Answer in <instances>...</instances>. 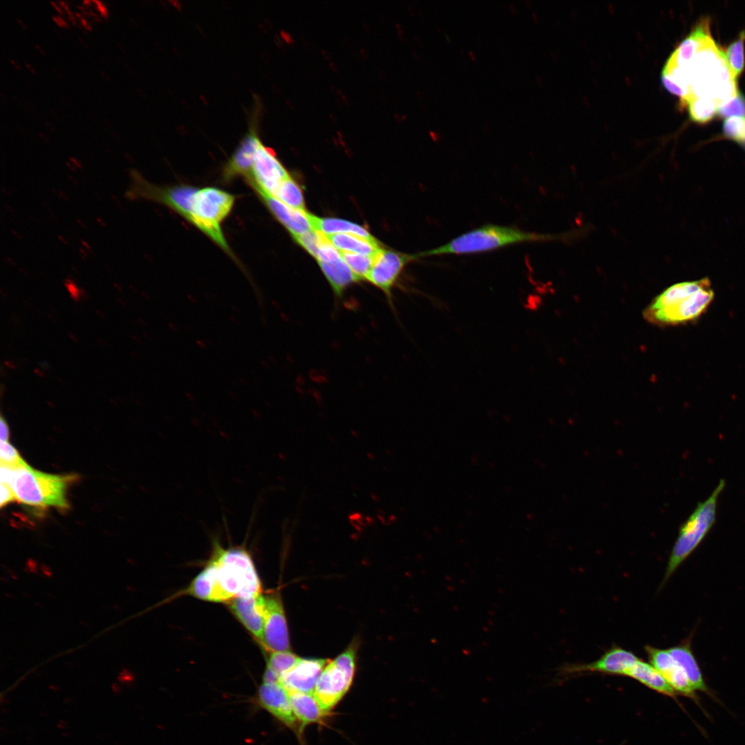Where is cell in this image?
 <instances>
[{
	"label": "cell",
	"mask_w": 745,
	"mask_h": 745,
	"mask_svg": "<svg viewBox=\"0 0 745 745\" xmlns=\"http://www.w3.org/2000/svg\"><path fill=\"white\" fill-rule=\"evenodd\" d=\"M253 189L293 238L313 229L311 215L306 210L293 208L264 191L258 188Z\"/></svg>",
	"instance_id": "2e32d148"
},
{
	"label": "cell",
	"mask_w": 745,
	"mask_h": 745,
	"mask_svg": "<svg viewBox=\"0 0 745 745\" xmlns=\"http://www.w3.org/2000/svg\"><path fill=\"white\" fill-rule=\"evenodd\" d=\"M265 621L261 646L268 651H286L290 649L287 622L281 597L279 595H264Z\"/></svg>",
	"instance_id": "ba28073f"
},
{
	"label": "cell",
	"mask_w": 745,
	"mask_h": 745,
	"mask_svg": "<svg viewBox=\"0 0 745 745\" xmlns=\"http://www.w3.org/2000/svg\"><path fill=\"white\" fill-rule=\"evenodd\" d=\"M726 487V481L720 479L710 495L699 502L691 515L680 526L677 537L670 551L662 585L669 579L678 567L699 546L717 519L719 496Z\"/></svg>",
	"instance_id": "5b68a950"
},
{
	"label": "cell",
	"mask_w": 745,
	"mask_h": 745,
	"mask_svg": "<svg viewBox=\"0 0 745 745\" xmlns=\"http://www.w3.org/2000/svg\"><path fill=\"white\" fill-rule=\"evenodd\" d=\"M645 652L650 664L655 667L674 688L677 694L697 701L695 690L686 674L667 650L645 646Z\"/></svg>",
	"instance_id": "5bb4252c"
},
{
	"label": "cell",
	"mask_w": 745,
	"mask_h": 745,
	"mask_svg": "<svg viewBox=\"0 0 745 745\" xmlns=\"http://www.w3.org/2000/svg\"><path fill=\"white\" fill-rule=\"evenodd\" d=\"M288 177L274 150L261 143L256 152L251 173L246 178L250 186L272 195L279 183Z\"/></svg>",
	"instance_id": "9c48e42d"
},
{
	"label": "cell",
	"mask_w": 745,
	"mask_h": 745,
	"mask_svg": "<svg viewBox=\"0 0 745 745\" xmlns=\"http://www.w3.org/2000/svg\"><path fill=\"white\" fill-rule=\"evenodd\" d=\"M691 640V638H688L681 644L666 650L684 670L694 689L713 696L693 654Z\"/></svg>",
	"instance_id": "ac0fdd59"
},
{
	"label": "cell",
	"mask_w": 745,
	"mask_h": 745,
	"mask_svg": "<svg viewBox=\"0 0 745 745\" xmlns=\"http://www.w3.org/2000/svg\"><path fill=\"white\" fill-rule=\"evenodd\" d=\"M209 564L221 602L261 594V586L250 553L244 548H224L214 541Z\"/></svg>",
	"instance_id": "7a4b0ae2"
},
{
	"label": "cell",
	"mask_w": 745,
	"mask_h": 745,
	"mask_svg": "<svg viewBox=\"0 0 745 745\" xmlns=\"http://www.w3.org/2000/svg\"><path fill=\"white\" fill-rule=\"evenodd\" d=\"M15 500L17 499L11 487L8 484L1 483L0 506L2 508Z\"/></svg>",
	"instance_id": "836d02e7"
},
{
	"label": "cell",
	"mask_w": 745,
	"mask_h": 745,
	"mask_svg": "<svg viewBox=\"0 0 745 745\" xmlns=\"http://www.w3.org/2000/svg\"><path fill=\"white\" fill-rule=\"evenodd\" d=\"M294 715L304 728L306 725L321 722L329 714L321 706L313 694L288 692Z\"/></svg>",
	"instance_id": "d6986e66"
},
{
	"label": "cell",
	"mask_w": 745,
	"mask_h": 745,
	"mask_svg": "<svg viewBox=\"0 0 745 745\" xmlns=\"http://www.w3.org/2000/svg\"><path fill=\"white\" fill-rule=\"evenodd\" d=\"M77 479L75 475H54L30 466L26 462L11 467L8 481L16 499L26 505L37 507H69L67 488Z\"/></svg>",
	"instance_id": "277c9868"
},
{
	"label": "cell",
	"mask_w": 745,
	"mask_h": 745,
	"mask_svg": "<svg viewBox=\"0 0 745 745\" xmlns=\"http://www.w3.org/2000/svg\"><path fill=\"white\" fill-rule=\"evenodd\" d=\"M725 137L741 143L745 142V117H730L723 123Z\"/></svg>",
	"instance_id": "f546056e"
},
{
	"label": "cell",
	"mask_w": 745,
	"mask_h": 745,
	"mask_svg": "<svg viewBox=\"0 0 745 745\" xmlns=\"http://www.w3.org/2000/svg\"><path fill=\"white\" fill-rule=\"evenodd\" d=\"M311 221L314 230L326 235L346 233L369 239H374L365 228L349 221L332 217L320 218L311 215Z\"/></svg>",
	"instance_id": "603a6c76"
},
{
	"label": "cell",
	"mask_w": 745,
	"mask_h": 745,
	"mask_svg": "<svg viewBox=\"0 0 745 745\" xmlns=\"http://www.w3.org/2000/svg\"><path fill=\"white\" fill-rule=\"evenodd\" d=\"M744 43L745 30L724 52L728 67L735 79L742 73L745 66Z\"/></svg>",
	"instance_id": "484cf974"
},
{
	"label": "cell",
	"mask_w": 745,
	"mask_h": 745,
	"mask_svg": "<svg viewBox=\"0 0 745 745\" xmlns=\"http://www.w3.org/2000/svg\"><path fill=\"white\" fill-rule=\"evenodd\" d=\"M326 236L336 248L344 252L375 257L381 249L379 244L375 238L369 239L345 233Z\"/></svg>",
	"instance_id": "7402d4cb"
},
{
	"label": "cell",
	"mask_w": 745,
	"mask_h": 745,
	"mask_svg": "<svg viewBox=\"0 0 745 745\" xmlns=\"http://www.w3.org/2000/svg\"><path fill=\"white\" fill-rule=\"evenodd\" d=\"M639 659L633 653L613 646L593 662L566 664L562 668V673L567 675L599 673L625 676Z\"/></svg>",
	"instance_id": "8fae6325"
},
{
	"label": "cell",
	"mask_w": 745,
	"mask_h": 745,
	"mask_svg": "<svg viewBox=\"0 0 745 745\" xmlns=\"http://www.w3.org/2000/svg\"><path fill=\"white\" fill-rule=\"evenodd\" d=\"M326 235L317 230H311L302 235L297 236L294 239L301 245L307 252L317 257L319 249L326 239Z\"/></svg>",
	"instance_id": "f1b7e54d"
},
{
	"label": "cell",
	"mask_w": 745,
	"mask_h": 745,
	"mask_svg": "<svg viewBox=\"0 0 745 745\" xmlns=\"http://www.w3.org/2000/svg\"><path fill=\"white\" fill-rule=\"evenodd\" d=\"M334 294L341 297L347 288L359 279L343 259L332 262H318Z\"/></svg>",
	"instance_id": "44dd1931"
},
{
	"label": "cell",
	"mask_w": 745,
	"mask_h": 745,
	"mask_svg": "<svg viewBox=\"0 0 745 745\" xmlns=\"http://www.w3.org/2000/svg\"><path fill=\"white\" fill-rule=\"evenodd\" d=\"M281 677L271 667L266 665L263 676V683L268 684H280Z\"/></svg>",
	"instance_id": "e575fe53"
},
{
	"label": "cell",
	"mask_w": 745,
	"mask_h": 745,
	"mask_svg": "<svg viewBox=\"0 0 745 745\" xmlns=\"http://www.w3.org/2000/svg\"><path fill=\"white\" fill-rule=\"evenodd\" d=\"M684 106L688 107L691 119L699 123L711 121L717 114V105L707 98L691 96Z\"/></svg>",
	"instance_id": "d4e9b609"
},
{
	"label": "cell",
	"mask_w": 745,
	"mask_h": 745,
	"mask_svg": "<svg viewBox=\"0 0 745 745\" xmlns=\"http://www.w3.org/2000/svg\"><path fill=\"white\" fill-rule=\"evenodd\" d=\"M353 677L330 660L321 673L313 695L323 709L330 713L348 692Z\"/></svg>",
	"instance_id": "7c38bea8"
},
{
	"label": "cell",
	"mask_w": 745,
	"mask_h": 745,
	"mask_svg": "<svg viewBox=\"0 0 745 745\" xmlns=\"http://www.w3.org/2000/svg\"><path fill=\"white\" fill-rule=\"evenodd\" d=\"M299 658L290 650L270 652L267 665L281 677L296 664Z\"/></svg>",
	"instance_id": "83f0119b"
},
{
	"label": "cell",
	"mask_w": 745,
	"mask_h": 745,
	"mask_svg": "<svg viewBox=\"0 0 745 745\" xmlns=\"http://www.w3.org/2000/svg\"><path fill=\"white\" fill-rule=\"evenodd\" d=\"M1 441H8L10 433L8 425L6 419L1 416L0 419Z\"/></svg>",
	"instance_id": "d590c367"
},
{
	"label": "cell",
	"mask_w": 745,
	"mask_h": 745,
	"mask_svg": "<svg viewBox=\"0 0 745 745\" xmlns=\"http://www.w3.org/2000/svg\"><path fill=\"white\" fill-rule=\"evenodd\" d=\"M340 252L343 260L358 277L359 281L367 279L371 270L375 257L344 251H340Z\"/></svg>",
	"instance_id": "4316f807"
},
{
	"label": "cell",
	"mask_w": 745,
	"mask_h": 745,
	"mask_svg": "<svg viewBox=\"0 0 745 745\" xmlns=\"http://www.w3.org/2000/svg\"><path fill=\"white\" fill-rule=\"evenodd\" d=\"M259 103H255L249 121V128L237 149L223 170L225 181L237 176H250L256 152L262 143L259 136Z\"/></svg>",
	"instance_id": "52a82bcc"
},
{
	"label": "cell",
	"mask_w": 745,
	"mask_h": 745,
	"mask_svg": "<svg viewBox=\"0 0 745 745\" xmlns=\"http://www.w3.org/2000/svg\"><path fill=\"white\" fill-rule=\"evenodd\" d=\"M721 117L734 116L745 117V97L739 92L736 96L717 108V114Z\"/></svg>",
	"instance_id": "4dcf8cb0"
},
{
	"label": "cell",
	"mask_w": 745,
	"mask_h": 745,
	"mask_svg": "<svg viewBox=\"0 0 745 745\" xmlns=\"http://www.w3.org/2000/svg\"><path fill=\"white\" fill-rule=\"evenodd\" d=\"M468 54H469V57H470V59H472L473 61H475V60H476V56H475V53H474V52H473L472 50H469V51H468Z\"/></svg>",
	"instance_id": "74e56055"
},
{
	"label": "cell",
	"mask_w": 745,
	"mask_h": 745,
	"mask_svg": "<svg viewBox=\"0 0 745 745\" xmlns=\"http://www.w3.org/2000/svg\"><path fill=\"white\" fill-rule=\"evenodd\" d=\"M625 676L631 677L651 690L672 698H675L677 695V693L655 667L640 659Z\"/></svg>",
	"instance_id": "ffe728a7"
},
{
	"label": "cell",
	"mask_w": 745,
	"mask_h": 745,
	"mask_svg": "<svg viewBox=\"0 0 745 745\" xmlns=\"http://www.w3.org/2000/svg\"><path fill=\"white\" fill-rule=\"evenodd\" d=\"M316 259L318 262H332L341 259V255L326 236L319 249Z\"/></svg>",
	"instance_id": "d6a6232c"
},
{
	"label": "cell",
	"mask_w": 745,
	"mask_h": 745,
	"mask_svg": "<svg viewBox=\"0 0 745 745\" xmlns=\"http://www.w3.org/2000/svg\"><path fill=\"white\" fill-rule=\"evenodd\" d=\"M714 296L708 278L677 283L658 295L644 309L643 316L656 326L684 324L704 314Z\"/></svg>",
	"instance_id": "6da1fadb"
},
{
	"label": "cell",
	"mask_w": 745,
	"mask_h": 745,
	"mask_svg": "<svg viewBox=\"0 0 745 745\" xmlns=\"http://www.w3.org/2000/svg\"><path fill=\"white\" fill-rule=\"evenodd\" d=\"M230 608L246 628L263 642L265 621L264 595L238 597L230 602Z\"/></svg>",
	"instance_id": "e0dca14e"
},
{
	"label": "cell",
	"mask_w": 745,
	"mask_h": 745,
	"mask_svg": "<svg viewBox=\"0 0 745 745\" xmlns=\"http://www.w3.org/2000/svg\"><path fill=\"white\" fill-rule=\"evenodd\" d=\"M436 29H437V30H438L439 32H441V28H439V26H436Z\"/></svg>",
	"instance_id": "f35d334b"
},
{
	"label": "cell",
	"mask_w": 745,
	"mask_h": 745,
	"mask_svg": "<svg viewBox=\"0 0 745 745\" xmlns=\"http://www.w3.org/2000/svg\"><path fill=\"white\" fill-rule=\"evenodd\" d=\"M1 465L17 467L26 463L17 450L8 441H1Z\"/></svg>",
	"instance_id": "1f68e13d"
},
{
	"label": "cell",
	"mask_w": 745,
	"mask_h": 745,
	"mask_svg": "<svg viewBox=\"0 0 745 745\" xmlns=\"http://www.w3.org/2000/svg\"><path fill=\"white\" fill-rule=\"evenodd\" d=\"M417 257V255H408L381 249L375 257L367 280L383 291L391 305L393 286L405 266Z\"/></svg>",
	"instance_id": "30bf717a"
},
{
	"label": "cell",
	"mask_w": 745,
	"mask_h": 745,
	"mask_svg": "<svg viewBox=\"0 0 745 745\" xmlns=\"http://www.w3.org/2000/svg\"><path fill=\"white\" fill-rule=\"evenodd\" d=\"M233 195L213 187L197 189L190 222L208 236L223 250L231 253L221 228V222L232 210Z\"/></svg>",
	"instance_id": "8992f818"
},
{
	"label": "cell",
	"mask_w": 745,
	"mask_h": 745,
	"mask_svg": "<svg viewBox=\"0 0 745 745\" xmlns=\"http://www.w3.org/2000/svg\"><path fill=\"white\" fill-rule=\"evenodd\" d=\"M271 196L293 208L306 210L302 190L290 176L279 183Z\"/></svg>",
	"instance_id": "cb8c5ba5"
},
{
	"label": "cell",
	"mask_w": 745,
	"mask_h": 745,
	"mask_svg": "<svg viewBox=\"0 0 745 745\" xmlns=\"http://www.w3.org/2000/svg\"><path fill=\"white\" fill-rule=\"evenodd\" d=\"M558 239L557 235L490 223L463 233L443 245L418 254L417 257L477 254L512 245Z\"/></svg>",
	"instance_id": "3957f363"
},
{
	"label": "cell",
	"mask_w": 745,
	"mask_h": 745,
	"mask_svg": "<svg viewBox=\"0 0 745 745\" xmlns=\"http://www.w3.org/2000/svg\"><path fill=\"white\" fill-rule=\"evenodd\" d=\"M258 702L261 707L293 730L298 736L302 735L303 728L292 711L288 692L280 684L263 683L259 688Z\"/></svg>",
	"instance_id": "4fadbf2b"
},
{
	"label": "cell",
	"mask_w": 745,
	"mask_h": 745,
	"mask_svg": "<svg viewBox=\"0 0 745 745\" xmlns=\"http://www.w3.org/2000/svg\"><path fill=\"white\" fill-rule=\"evenodd\" d=\"M509 8H510V10H511L512 13H513V14H515V13L517 12V8H516V6H515V4H513V3H510V4H509Z\"/></svg>",
	"instance_id": "8d00e7d4"
},
{
	"label": "cell",
	"mask_w": 745,
	"mask_h": 745,
	"mask_svg": "<svg viewBox=\"0 0 745 745\" xmlns=\"http://www.w3.org/2000/svg\"><path fill=\"white\" fill-rule=\"evenodd\" d=\"M328 659L299 658L296 664L281 677L280 684L288 692L313 694L317 680Z\"/></svg>",
	"instance_id": "9a60e30c"
}]
</instances>
